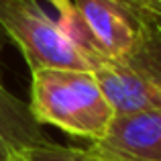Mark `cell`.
<instances>
[{"instance_id": "6da1fadb", "label": "cell", "mask_w": 161, "mask_h": 161, "mask_svg": "<svg viewBox=\"0 0 161 161\" xmlns=\"http://www.w3.org/2000/svg\"><path fill=\"white\" fill-rule=\"evenodd\" d=\"M29 108L41 126H55L69 137L92 143L106 135L114 118V110L104 98L94 71H33Z\"/></svg>"}, {"instance_id": "7a4b0ae2", "label": "cell", "mask_w": 161, "mask_h": 161, "mask_svg": "<svg viewBox=\"0 0 161 161\" xmlns=\"http://www.w3.org/2000/svg\"><path fill=\"white\" fill-rule=\"evenodd\" d=\"M114 116L161 108V23L137 19V41L126 57L94 71Z\"/></svg>"}, {"instance_id": "8992f818", "label": "cell", "mask_w": 161, "mask_h": 161, "mask_svg": "<svg viewBox=\"0 0 161 161\" xmlns=\"http://www.w3.org/2000/svg\"><path fill=\"white\" fill-rule=\"evenodd\" d=\"M53 141L35 120L29 102H23L0 82V161L25 155Z\"/></svg>"}, {"instance_id": "3957f363", "label": "cell", "mask_w": 161, "mask_h": 161, "mask_svg": "<svg viewBox=\"0 0 161 161\" xmlns=\"http://www.w3.org/2000/svg\"><path fill=\"white\" fill-rule=\"evenodd\" d=\"M0 27L16 45L29 69L94 71L37 0H0Z\"/></svg>"}, {"instance_id": "9c48e42d", "label": "cell", "mask_w": 161, "mask_h": 161, "mask_svg": "<svg viewBox=\"0 0 161 161\" xmlns=\"http://www.w3.org/2000/svg\"><path fill=\"white\" fill-rule=\"evenodd\" d=\"M129 8L139 19H149L155 23H161V2L159 0H114Z\"/></svg>"}, {"instance_id": "30bf717a", "label": "cell", "mask_w": 161, "mask_h": 161, "mask_svg": "<svg viewBox=\"0 0 161 161\" xmlns=\"http://www.w3.org/2000/svg\"><path fill=\"white\" fill-rule=\"evenodd\" d=\"M6 35H4V31H2V27H0V59H2V49H4V45H6Z\"/></svg>"}, {"instance_id": "7c38bea8", "label": "cell", "mask_w": 161, "mask_h": 161, "mask_svg": "<svg viewBox=\"0 0 161 161\" xmlns=\"http://www.w3.org/2000/svg\"><path fill=\"white\" fill-rule=\"evenodd\" d=\"M159 2H161V0H159Z\"/></svg>"}, {"instance_id": "52a82bcc", "label": "cell", "mask_w": 161, "mask_h": 161, "mask_svg": "<svg viewBox=\"0 0 161 161\" xmlns=\"http://www.w3.org/2000/svg\"><path fill=\"white\" fill-rule=\"evenodd\" d=\"M49 2H51V6L57 12V19H55L57 27L69 39V43L92 63L94 71L100 69L102 65H106V63H110V59L102 53V49L98 47L96 39L92 37L84 16L75 8L74 0H49Z\"/></svg>"}, {"instance_id": "ba28073f", "label": "cell", "mask_w": 161, "mask_h": 161, "mask_svg": "<svg viewBox=\"0 0 161 161\" xmlns=\"http://www.w3.org/2000/svg\"><path fill=\"white\" fill-rule=\"evenodd\" d=\"M29 161H118L114 157L102 155L94 151L92 147H65L57 145V143H49V145L37 147V149L27 151Z\"/></svg>"}, {"instance_id": "8fae6325", "label": "cell", "mask_w": 161, "mask_h": 161, "mask_svg": "<svg viewBox=\"0 0 161 161\" xmlns=\"http://www.w3.org/2000/svg\"><path fill=\"white\" fill-rule=\"evenodd\" d=\"M8 161H29V159H27V155H16V157H12Z\"/></svg>"}, {"instance_id": "277c9868", "label": "cell", "mask_w": 161, "mask_h": 161, "mask_svg": "<svg viewBox=\"0 0 161 161\" xmlns=\"http://www.w3.org/2000/svg\"><path fill=\"white\" fill-rule=\"evenodd\" d=\"M90 147L118 161H161V108L114 116Z\"/></svg>"}, {"instance_id": "5b68a950", "label": "cell", "mask_w": 161, "mask_h": 161, "mask_svg": "<svg viewBox=\"0 0 161 161\" xmlns=\"http://www.w3.org/2000/svg\"><path fill=\"white\" fill-rule=\"evenodd\" d=\"M74 4L110 61L130 53L137 41V14L114 0H74Z\"/></svg>"}]
</instances>
